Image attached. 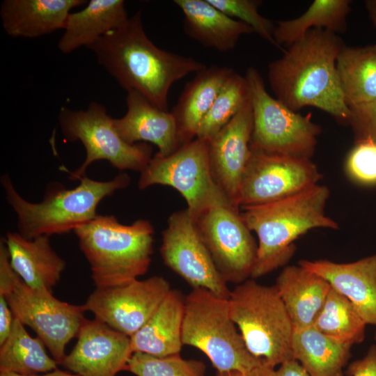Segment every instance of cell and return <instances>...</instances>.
<instances>
[{
  "label": "cell",
  "instance_id": "cell-1",
  "mask_svg": "<svg viewBox=\"0 0 376 376\" xmlns=\"http://www.w3.org/2000/svg\"><path fill=\"white\" fill-rule=\"evenodd\" d=\"M345 46L338 34L321 28L309 30L289 45L268 65V81L276 99L295 112L313 107L348 123L351 111L336 68Z\"/></svg>",
  "mask_w": 376,
  "mask_h": 376
},
{
  "label": "cell",
  "instance_id": "cell-24",
  "mask_svg": "<svg viewBox=\"0 0 376 376\" xmlns=\"http://www.w3.org/2000/svg\"><path fill=\"white\" fill-rule=\"evenodd\" d=\"M184 310L185 297L171 289L148 321L130 336L133 353L159 357L179 354L183 346Z\"/></svg>",
  "mask_w": 376,
  "mask_h": 376
},
{
  "label": "cell",
  "instance_id": "cell-36",
  "mask_svg": "<svg viewBox=\"0 0 376 376\" xmlns=\"http://www.w3.org/2000/svg\"><path fill=\"white\" fill-rule=\"evenodd\" d=\"M348 121L355 140H370L376 143V101L350 107Z\"/></svg>",
  "mask_w": 376,
  "mask_h": 376
},
{
  "label": "cell",
  "instance_id": "cell-32",
  "mask_svg": "<svg viewBox=\"0 0 376 376\" xmlns=\"http://www.w3.org/2000/svg\"><path fill=\"white\" fill-rule=\"evenodd\" d=\"M249 95L245 77L233 70L226 79L211 108L203 119L196 138L205 141L212 139L235 116Z\"/></svg>",
  "mask_w": 376,
  "mask_h": 376
},
{
  "label": "cell",
  "instance_id": "cell-12",
  "mask_svg": "<svg viewBox=\"0 0 376 376\" xmlns=\"http://www.w3.org/2000/svg\"><path fill=\"white\" fill-rule=\"evenodd\" d=\"M240 210L221 204L194 218L219 272L227 283L237 285L251 278L258 249Z\"/></svg>",
  "mask_w": 376,
  "mask_h": 376
},
{
  "label": "cell",
  "instance_id": "cell-35",
  "mask_svg": "<svg viewBox=\"0 0 376 376\" xmlns=\"http://www.w3.org/2000/svg\"><path fill=\"white\" fill-rule=\"evenodd\" d=\"M345 171L354 182L376 185V143L370 140L355 141L345 161Z\"/></svg>",
  "mask_w": 376,
  "mask_h": 376
},
{
  "label": "cell",
  "instance_id": "cell-7",
  "mask_svg": "<svg viewBox=\"0 0 376 376\" xmlns=\"http://www.w3.org/2000/svg\"><path fill=\"white\" fill-rule=\"evenodd\" d=\"M228 300L231 318L253 357L274 368L295 359L293 325L274 285L250 278L231 290Z\"/></svg>",
  "mask_w": 376,
  "mask_h": 376
},
{
  "label": "cell",
  "instance_id": "cell-22",
  "mask_svg": "<svg viewBox=\"0 0 376 376\" xmlns=\"http://www.w3.org/2000/svg\"><path fill=\"white\" fill-rule=\"evenodd\" d=\"M184 15L185 33L205 47L228 52L240 38L254 33L245 23L217 9L208 0H175Z\"/></svg>",
  "mask_w": 376,
  "mask_h": 376
},
{
  "label": "cell",
  "instance_id": "cell-29",
  "mask_svg": "<svg viewBox=\"0 0 376 376\" xmlns=\"http://www.w3.org/2000/svg\"><path fill=\"white\" fill-rule=\"evenodd\" d=\"M45 347L39 337H31L24 325L14 318L8 336L0 345V372L30 376L56 369L58 363Z\"/></svg>",
  "mask_w": 376,
  "mask_h": 376
},
{
  "label": "cell",
  "instance_id": "cell-2",
  "mask_svg": "<svg viewBox=\"0 0 376 376\" xmlns=\"http://www.w3.org/2000/svg\"><path fill=\"white\" fill-rule=\"evenodd\" d=\"M87 48L127 92L139 93L164 111H168V95L173 84L207 67L191 57L156 46L145 32L141 10Z\"/></svg>",
  "mask_w": 376,
  "mask_h": 376
},
{
  "label": "cell",
  "instance_id": "cell-9",
  "mask_svg": "<svg viewBox=\"0 0 376 376\" xmlns=\"http://www.w3.org/2000/svg\"><path fill=\"white\" fill-rule=\"evenodd\" d=\"M253 109L250 149L267 154L311 159L321 127L290 110L266 91L258 71L249 68L244 75Z\"/></svg>",
  "mask_w": 376,
  "mask_h": 376
},
{
  "label": "cell",
  "instance_id": "cell-19",
  "mask_svg": "<svg viewBox=\"0 0 376 376\" xmlns=\"http://www.w3.org/2000/svg\"><path fill=\"white\" fill-rule=\"evenodd\" d=\"M125 102L126 113L113 118L114 127L124 141L130 145L151 143L162 156L172 154L182 146L171 112L158 109L135 91H127Z\"/></svg>",
  "mask_w": 376,
  "mask_h": 376
},
{
  "label": "cell",
  "instance_id": "cell-31",
  "mask_svg": "<svg viewBox=\"0 0 376 376\" xmlns=\"http://www.w3.org/2000/svg\"><path fill=\"white\" fill-rule=\"evenodd\" d=\"M366 325L353 304L331 286L312 327L331 338L352 346L363 341Z\"/></svg>",
  "mask_w": 376,
  "mask_h": 376
},
{
  "label": "cell",
  "instance_id": "cell-8",
  "mask_svg": "<svg viewBox=\"0 0 376 376\" xmlns=\"http://www.w3.org/2000/svg\"><path fill=\"white\" fill-rule=\"evenodd\" d=\"M182 340L204 353L217 372H245L263 361L247 350L228 299L204 288H192L185 297Z\"/></svg>",
  "mask_w": 376,
  "mask_h": 376
},
{
  "label": "cell",
  "instance_id": "cell-23",
  "mask_svg": "<svg viewBox=\"0 0 376 376\" xmlns=\"http://www.w3.org/2000/svg\"><path fill=\"white\" fill-rule=\"evenodd\" d=\"M274 286L294 329L312 327L331 288L324 278L299 264L284 267Z\"/></svg>",
  "mask_w": 376,
  "mask_h": 376
},
{
  "label": "cell",
  "instance_id": "cell-42",
  "mask_svg": "<svg viewBox=\"0 0 376 376\" xmlns=\"http://www.w3.org/2000/svg\"><path fill=\"white\" fill-rule=\"evenodd\" d=\"M365 6L369 17L374 25L376 26V0L366 1Z\"/></svg>",
  "mask_w": 376,
  "mask_h": 376
},
{
  "label": "cell",
  "instance_id": "cell-16",
  "mask_svg": "<svg viewBox=\"0 0 376 376\" xmlns=\"http://www.w3.org/2000/svg\"><path fill=\"white\" fill-rule=\"evenodd\" d=\"M252 131L253 109L249 95L235 116L207 141L214 179L231 205L238 209L242 181L251 156Z\"/></svg>",
  "mask_w": 376,
  "mask_h": 376
},
{
  "label": "cell",
  "instance_id": "cell-4",
  "mask_svg": "<svg viewBox=\"0 0 376 376\" xmlns=\"http://www.w3.org/2000/svg\"><path fill=\"white\" fill-rule=\"evenodd\" d=\"M79 180V185L70 189L52 182L46 188L43 200L31 203L17 191L8 175H2L6 199L17 215L18 233L31 240L74 232L97 216L96 210L102 199L126 188L130 178L122 173L109 181L86 176Z\"/></svg>",
  "mask_w": 376,
  "mask_h": 376
},
{
  "label": "cell",
  "instance_id": "cell-10",
  "mask_svg": "<svg viewBox=\"0 0 376 376\" xmlns=\"http://www.w3.org/2000/svg\"><path fill=\"white\" fill-rule=\"evenodd\" d=\"M58 124L65 140L80 141L86 150L84 161L70 173L72 180L84 177L88 167L95 161L106 160L120 171L141 173L152 157L150 145H130L121 139L114 127L113 118L98 102H91L86 110L62 107L58 113Z\"/></svg>",
  "mask_w": 376,
  "mask_h": 376
},
{
  "label": "cell",
  "instance_id": "cell-5",
  "mask_svg": "<svg viewBox=\"0 0 376 376\" xmlns=\"http://www.w3.org/2000/svg\"><path fill=\"white\" fill-rule=\"evenodd\" d=\"M74 232L96 287L122 285L148 272L155 233L148 220L125 225L113 215L97 214Z\"/></svg>",
  "mask_w": 376,
  "mask_h": 376
},
{
  "label": "cell",
  "instance_id": "cell-33",
  "mask_svg": "<svg viewBox=\"0 0 376 376\" xmlns=\"http://www.w3.org/2000/svg\"><path fill=\"white\" fill-rule=\"evenodd\" d=\"M125 370L136 376H205V366L201 361L185 359L180 354L159 357L134 352Z\"/></svg>",
  "mask_w": 376,
  "mask_h": 376
},
{
  "label": "cell",
  "instance_id": "cell-41",
  "mask_svg": "<svg viewBox=\"0 0 376 376\" xmlns=\"http://www.w3.org/2000/svg\"><path fill=\"white\" fill-rule=\"evenodd\" d=\"M0 376H25V375H17V374L8 373V372H0ZM30 376H79V375L56 368L48 373L36 375H30Z\"/></svg>",
  "mask_w": 376,
  "mask_h": 376
},
{
  "label": "cell",
  "instance_id": "cell-14",
  "mask_svg": "<svg viewBox=\"0 0 376 376\" xmlns=\"http://www.w3.org/2000/svg\"><path fill=\"white\" fill-rule=\"evenodd\" d=\"M322 178L311 159L251 150L240 191V209L296 194L318 185Z\"/></svg>",
  "mask_w": 376,
  "mask_h": 376
},
{
  "label": "cell",
  "instance_id": "cell-11",
  "mask_svg": "<svg viewBox=\"0 0 376 376\" xmlns=\"http://www.w3.org/2000/svg\"><path fill=\"white\" fill-rule=\"evenodd\" d=\"M155 185L177 190L194 218L214 205H231L214 179L207 141L198 138L182 144L169 155L156 153L151 158L140 173L138 187L143 190Z\"/></svg>",
  "mask_w": 376,
  "mask_h": 376
},
{
  "label": "cell",
  "instance_id": "cell-21",
  "mask_svg": "<svg viewBox=\"0 0 376 376\" xmlns=\"http://www.w3.org/2000/svg\"><path fill=\"white\" fill-rule=\"evenodd\" d=\"M49 237L26 239L8 232L4 241L13 271L29 287L52 291L59 281L66 263L52 249Z\"/></svg>",
  "mask_w": 376,
  "mask_h": 376
},
{
  "label": "cell",
  "instance_id": "cell-27",
  "mask_svg": "<svg viewBox=\"0 0 376 376\" xmlns=\"http://www.w3.org/2000/svg\"><path fill=\"white\" fill-rule=\"evenodd\" d=\"M352 346L331 338L313 327L294 329L292 355L310 376H344Z\"/></svg>",
  "mask_w": 376,
  "mask_h": 376
},
{
  "label": "cell",
  "instance_id": "cell-13",
  "mask_svg": "<svg viewBox=\"0 0 376 376\" xmlns=\"http://www.w3.org/2000/svg\"><path fill=\"white\" fill-rule=\"evenodd\" d=\"M160 254L164 265L192 288H204L229 299L228 283L219 272L187 208L169 216L162 231Z\"/></svg>",
  "mask_w": 376,
  "mask_h": 376
},
{
  "label": "cell",
  "instance_id": "cell-43",
  "mask_svg": "<svg viewBox=\"0 0 376 376\" xmlns=\"http://www.w3.org/2000/svg\"><path fill=\"white\" fill-rule=\"evenodd\" d=\"M374 338H375V340H376V331H375V333Z\"/></svg>",
  "mask_w": 376,
  "mask_h": 376
},
{
  "label": "cell",
  "instance_id": "cell-18",
  "mask_svg": "<svg viewBox=\"0 0 376 376\" xmlns=\"http://www.w3.org/2000/svg\"><path fill=\"white\" fill-rule=\"evenodd\" d=\"M298 264L327 281L353 304L367 324L376 327V253L347 263L320 259Z\"/></svg>",
  "mask_w": 376,
  "mask_h": 376
},
{
  "label": "cell",
  "instance_id": "cell-28",
  "mask_svg": "<svg viewBox=\"0 0 376 376\" xmlns=\"http://www.w3.org/2000/svg\"><path fill=\"white\" fill-rule=\"evenodd\" d=\"M336 68L349 107L376 101V44L345 46L338 56Z\"/></svg>",
  "mask_w": 376,
  "mask_h": 376
},
{
  "label": "cell",
  "instance_id": "cell-40",
  "mask_svg": "<svg viewBox=\"0 0 376 376\" xmlns=\"http://www.w3.org/2000/svg\"><path fill=\"white\" fill-rule=\"evenodd\" d=\"M274 376H310L302 366L295 359L287 361L274 370Z\"/></svg>",
  "mask_w": 376,
  "mask_h": 376
},
{
  "label": "cell",
  "instance_id": "cell-20",
  "mask_svg": "<svg viewBox=\"0 0 376 376\" xmlns=\"http://www.w3.org/2000/svg\"><path fill=\"white\" fill-rule=\"evenodd\" d=\"M85 0H4L0 8L2 26L14 38H37L63 29L70 11Z\"/></svg>",
  "mask_w": 376,
  "mask_h": 376
},
{
  "label": "cell",
  "instance_id": "cell-34",
  "mask_svg": "<svg viewBox=\"0 0 376 376\" xmlns=\"http://www.w3.org/2000/svg\"><path fill=\"white\" fill-rule=\"evenodd\" d=\"M219 10L232 18L249 25L258 35L272 45L282 49L276 42L274 33L275 25L273 22L258 12L262 4L259 0H208ZM283 50V49H282Z\"/></svg>",
  "mask_w": 376,
  "mask_h": 376
},
{
  "label": "cell",
  "instance_id": "cell-26",
  "mask_svg": "<svg viewBox=\"0 0 376 376\" xmlns=\"http://www.w3.org/2000/svg\"><path fill=\"white\" fill-rule=\"evenodd\" d=\"M128 19L124 1L91 0L84 8L68 15L58 47L63 54L88 47Z\"/></svg>",
  "mask_w": 376,
  "mask_h": 376
},
{
  "label": "cell",
  "instance_id": "cell-37",
  "mask_svg": "<svg viewBox=\"0 0 376 376\" xmlns=\"http://www.w3.org/2000/svg\"><path fill=\"white\" fill-rule=\"evenodd\" d=\"M348 376H376V345H372L366 354L347 367Z\"/></svg>",
  "mask_w": 376,
  "mask_h": 376
},
{
  "label": "cell",
  "instance_id": "cell-15",
  "mask_svg": "<svg viewBox=\"0 0 376 376\" xmlns=\"http://www.w3.org/2000/svg\"><path fill=\"white\" fill-rule=\"evenodd\" d=\"M171 290L160 276L138 279L122 285L96 287L84 305L95 319L128 336L151 317Z\"/></svg>",
  "mask_w": 376,
  "mask_h": 376
},
{
  "label": "cell",
  "instance_id": "cell-30",
  "mask_svg": "<svg viewBox=\"0 0 376 376\" xmlns=\"http://www.w3.org/2000/svg\"><path fill=\"white\" fill-rule=\"evenodd\" d=\"M349 0H315L301 16L278 21L274 40L281 47L283 44L289 46L298 41L314 28L343 33L347 29V17L351 10Z\"/></svg>",
  "mask_w": 376,
  "mask_h": 376
},
{
  "label": "cell",
  "instance_id": "cell-25",
  "mask_svg": "<svg viewBox=\"0 0 376 376\" xmlns=\"http://www.w3.org/2000/svg\"><path fill=\"white\" fill-rule=\"evenodd\" d=\"M233 71L228 67L207 66L186 84L171 111L182 145L196 138L203 119Z\"/></svg>",
  "mask_w": 376,
  "mask_h": 376
},
{
  "label": "cell",
  "instance_id": "cell-38",
  "mask_svg": "<svg viewBox=\"0 0 376 376\" xmlns=\"http://www.w3.org/2000/svg\"><path fill=\"white\" fill-rule=\"evenodd\" d=\"M14 316L8 306L6 299L0 295V345H1L8 336Z\"/></svg>",
  "mask_w": 376,
  "mask_h": 376
},
{
  "label": "cell",
  "instance_id": "cell-39",
  "mask_svg": "<svg viewBox=\"0 0 376 376\" xmlns=\"http://www.w3.org/2000/svg\"><path fill=\"white\" fill-rule=\"evenodd\" d=\"M275 368L263 361L260 364L245 372H217L216 376H274Z\"/></svg>",
  "mask_w": 376,
  "mask_h": 376
},
{
  "label": "cell",
  "instance_id": "cell-6",
  "mask_svg": "<svg viewBox=\"0 0 376 376\" xmlns=\"http://www.w3.org/2000/svg\"><path fill=\"white\" fill-rule=\"evenodd\" d=\"M0 295L14 318L31 327L61 365L68 343L77 336L86 320L84 306L61 301L46 288L27 285L12 269L3 238L0 242Z\"/></svg>",
  "mask_w": 376,
  "mask_h": 376
},
{
  "label": "cell",
  "instance_id": "cell-17",
  "mask_svg": "<svg viewBox=\"0 0 376 376\" xmlns=\"http://www.w3.org/2000/svg\"><path fill=\"white\" fill-rule=\"evenodd\" d=\"M77 342L61 366L79 376H116L133 354L130 337L97 320L86 319Z\"/></svg>",
  "mask_w": 376,
  "mask_h": 376
},
{
  "label": "cell",
  "instance_id": "cell-3",
  "mask_svg": "<svg viewBox=\"0 0 376 376\" xmlns=\"http://www.w3.org/2000/svg\"><path fill=\"white\" fill-rule=\"evenodd\" d=\"M329 195L328 187L318 184L275 201L240 209L246 226L258 237L251 279L285 265L295 253V241L308 230L339 228L325 213Z\"/></svg>",
  "mask_w": 376,
  "mask_h": 376
}]
</instances>
